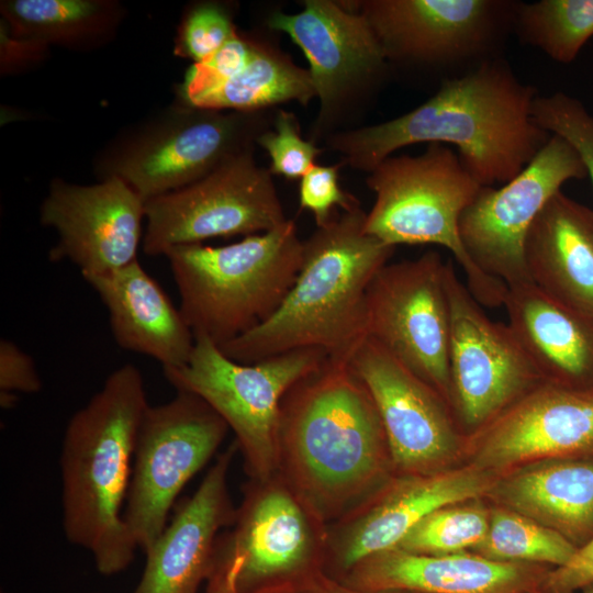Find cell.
I'll return each mask as SVG.
<instances>
[{
    "label": "cell",
    "instance_id": "1",
    "mask_svg": "<svg viewBox=\"0 0 593 593\" xmlns=\"http://www.w3.org/2000/svg\"><path fill=\"white\" fill-rule=\"evenodd\" d=\"M536 89L493 57L445 79L436 93L389 121L332 134L326 149L343 165L369 172L400 148L419 143L452 145L482 187L505 184L539 153L550 134L530 114Z\"/></svg>",
    "mask_w": 593,
    "mask_h": 593
},
{
    "label": "cell",
    "instance_id": "2",
    "mask_svg": "<svg viewBox=\"0 0 593 593\" xmlns=\"http://www.w3.org/2000/svg\"><path fill=\"white\" fill-rule=\"evenodd\" d=\"M278 472L328 525L395 470L373 398L350 362L327 358L281 402Z\"/></svg>",
    "mask_w": 593,
    "mask_h": 593
},
{
    "label": "cell",
    "instance_id": "3",
    "mask_svg": "<svg viewBox=\"0 0 593 593\" xmlns=\"http://www.w3.org/2000/svg\"><path fill=\"white\" fill-rule=\"evenodd\" d=\"M366 212L344 211L303 240L302 265L291 290L264 323L219 346L239 363L315 348L350 361L367 337L366 294L395 247L365 230Z\"/></svg>",
    "mask_w": 593,
    "mask_h": 593
},
{
    "label": "cell",
    "instance_id": "4",
    "mask_svg": "<svg viewBox=\"0 0 593 593\" xmlns=\"http://www.w3.org/2000/svg\"><path fill=\"white\" fill-rule=\"evenodd\" d=\"M149 403L138 368L125 363L69 419L60 454L63 528L101 574L125 570L137 545L124 519L135 444Z\"/></svg>",
    "mask_w": 593,
    "mask_h": 593
},
{
    "label": "cell",
    "instance_id": "5",
    "mask_svg": "<svg viewBox=\"0 0 593 593\" xmlns=\"http://www.w3.org/2000/svg\"><path fill=\"white\" fill-rule=\"evenodd\" d=\"M165 256L187 324L221 346L277 311L300 272L303 240L287 220L233 244L180 245Z\"/></svg>",
    "mask_w": 593,
    "mask_h": 593
},
{
    "label": "cell",
    "instance_id": "6",
    "mask_svg": "<svg viewBox=\"0 0 593 593\" xmlns=\"http://www.w3.org/2000/svg\"><path fill=\"white\" fill-rule=\"evenodd\" d=\"M366 184L374 193L366 213L368 234L394 247L435 244L446 248L465 272L475 300L486 307L503 306L506 284L483 272L461 240L460 217L482 186L457 152L430 143L416 156H389L368 172Z\"/></svg>",
    "mask_w": 593,
    "mask_h": 593
},
{
    "label": "cell",
    "instance_id": "7",
    "mask_svg": "<svg viewBox=\"0 0 593 593\" xmlns=\"http://www.w3.org/2000/svg\"><path fill=\"white\" fill-rule=\"evenodd\" d=\"M276 111H216L181 102L120 137L102 155L98 172L102 180H122L146 202L190 186L255 148Z\"/></svg>",
    "mask_w": 593,
    "mask_h": 593
},
{
    "label": "cell",
    "instance_id": "8",
    "mask_svg": "<svg viewBox=\"0 0 593 593\" xmlns=\"http://www.w3.org/2000/svg\"><path fill=\"white\" fill-rule=\"evenodd\" d=\"M189 361L163 369L177 391L205 401L235 434L249 479L265 480L278 472L281 402L302 378L318 369L327 355L305 348L256 363L228 358L205 336H194Z\"/></svg>",
    "mask_w": 593,
    "mask_h": 593
},
{
    "label": "cell",
    "instance_id": "9",
    "mask_svg": "<svg viewBox=\"0 0 593 593\" xmlns=\"http://www.w3.org/2000/svg\"><path fill=\"white\" fill-rule=\"evenodd\" d=\"M266 24L287 34L309 63L320 104L309 139L317 144L348 130L390 66L362 14L348 1L304 0L300 12L277 10Z\"/></svg>",
    "mask_w": 593,
    "mask_h": 593
},
{
    "label": "cell",
    "instance_id": "10",
    "mask_svg": "<svg viewBox=\"0 0 593 593\" xmlns=\"http://www.w3.org/2000/svg\"><path fill=\"white\" fill-rule=\"evenodd\" d=\"M228 426L200 396L177 391L148 405L135 444L123 519L145 551L167 526L170 508L184 485L215 455Z\"/></svg>",
    "mask_w": 593,
    "mask_h": 593
},
{
    "label": "cell",
    "instance_id": "11",
    "mask_svg": "<svg viewBox=\"0 0 593 593\" xmlns=\"http://www.w3.org/2000/svg\"><path fill=\"white\" fill-rule=\"evenodd\" d=\"M254 150L234 156L190 186L146 201L145 254L165 256L176 246L260 234L283 224L288 219L272 175L257 165Z\"/></svg>",
    "mask_w": 593,
    "mask_h": 593
},
{
    "label": "cell",
    "instance_id": "12",
    "mask_svg": "<svg viewBox=\"0 0 593 593\" xmlns=\"http://www.w3.org/2000/svg\"><path fill=\"white\" fill-rule=\"evenodd\" d=\"M232 529L219 544L239 560L240 593L290 588L324 570L327 524L276 472L243 488Z\"/></svg>",
    "mask_w": 593,
    "mask_h": 593
},
{
    "label": "cell",
    "instance_id": "13",
    "mask_svg": "<svg viewBox=\"0 0 593 593\" xmlns=\"http://www.w3.org/2000/svg\"><path fill=\"white\" fill-rule=\"evenodd\" d=\"M367 337L451 404L446 261L437 251L384 265L366 294Z\"/></svg>",
    "mask_w": 593,
    "mask_h": 593
},
{
    "label": "cell",
    "instance_id": "14",
    "mask_svg": "<svg viewBox=\"0 0 593 593\" xmlns=\"http://www.w3.org/2000/svg\"><path fill=\"white\" fill-rule=\"evenodd\" d=\"M366 19L389 65L446 68L493 58L513 29L516 1H348Z\"/></svg>",
    "mask_w": 593,
    "mask_h": 593
},
{
    "label": "cell",
    "instance_id": "15",
    "mask_svg": "<svg viewBox=\"0 0 593 593\" xmlns=\"http://www.w3.org/2000/svg\"><path fill=\"white\" fill-rule=\"evenodd\" d=\"M446 289L451 405L467 427L480 429L544 382L508 324L488 316L451 260Z\"/></svg>",
    "mask_w": 593,
    "mask_h": 593
},
{
    "label": "cell",
    "instance_id": "16",
    "mask_svg": "<svg viewBox=\"0 0 593 593\" xmlns=\"http://www.w3.org/2000/svg\"><path fill=\"white\" fill-rule=\"evenodd\" d=\"M586 170L573 148L550 135L534 159L500 188L481 187L463 211L460 236L473 262L506 287L532 282L524 247L528 231L545 204Z\"/></svg>",
    "mask_w": 593,
    "mask_h": 593
},
{
    "label": "cell",
    "instance_id": "17",
    "mask_svg": "<svg viewBox=\"0 0 593 593\" xmlns=\"http://www.w3.org/2000/svg\"><path fill=\"white\" fill-rule=\"evenodd\" d=\"M58 234L52 261L67 259L82 277L105 273L137 259L145 201L118 178L80 186L55 179L40 210Z\"/></svg>",
    "mask_w": 593,
    "mask_h": 593
},
{
    "label": "cell",
    "instance_id": "18",
    "mask_svg": "<svg viewBox=\"0 0 593 593\" xmlns=\"http://www.w3.org/2000/svg\"><path fill=\"white\" fill-rule=\"evenodd\" d=\"M489 486V480L472 469L392 478L358 507L327 525L324 571L333 570L340 579L361 560L394 549L432 512L474 499Z\"/></svg>",
    "mask_w": 593,
    "mask_h": 593
},
{
    "label": "cell",
    "instance_id": "19",
    "mask_svg": "<svg viewBox=\"0 0 593 593\" xmlns=\"http://www.w3.org/2000/svg\"><path fill=\"white\" fill-rule=\"evenodd\" d=\"M349 362L377 405L394 469L402 474L438 471L457 444L446 401L371 337Z\"/></svg>",
    "mask_w": 593,
    "mask_h": 593
},
{
    "label": "cell",
    "instance_id": "20",
    "mask_svg": "<svg viewBox=\"0 0 593 593\" xmlns=\"http://www.w3.org/2000/svg\"><path fill=\"white\" fill-rule=\"evenodd\" d=\"M237 450L234 441L217 456L195 492L144 551L145 567L133 593H198L208 581L221 530L231 527L236 516L228 471Z\"/></svg>",
    "mask_w": 593,
    "mask_h": 593
},
{
    "label": "cell",
    "instance_id": "21",
    "mask_svg": "<svg viewBox=\"0 0 593 593\" xmlns=\"http://www.w3.org/2000/svg\"><path fill=\"white\" fill-rule=\"evenodd\" d=\"M475 462L500 469L593 448V390L542 383L479 429Z\"/></svg>",
    "mask_w": 593,
    "mask_h": 593
},
{
    "label": "cell",
    "instance_id": "22",
    "mask_svg": "<svg viewBox=\"0 0 593 593\" xmlns=\"http://www.w3.org/2000/svg\"><path fill=\"white\" fill-rule=\"evenodd\" d=\"M83 279L107 307L119 346L156 359L163 369L180 368L189 361L195 343L192 329L137 259Z\"/></svg>",
    "mask_w": 593,
    "mask_h": 593
},
{
    "label": "cell",
    "instance_id": "23",
    "mask_svg": "<svg viewBox=\"0 0 593 593\" xmlns=\"http://www.w3.org/2000/svg\"><path fill=\"white\" fill-rule=\"evenodd\" d=\"M524 255L533 283L593 321V210L557 192L532 224Z\"/></svg>",
    "mask_w": 593,
    "mask_h": 593
},
{
    "label": "cell",
    "instance_id": "24",
    "mask_svg": "<svg viewBox=\"0 0 593 593\" xmlns=\"http://www.w3.org/2000/svg\"><path fill=\"white\" fill-rule=\"evenodd\" d=\"M503 307L544 383L578 389L593 379V321L533 282L507 287Z\"/></svg>",
    "mask_w": 593,
    "mask_h": 593
},
{
    "label": "cell",
    "instance_id": "25",
    "mask_svg": "<svg viewBox=\"0 0 593 593\" xmlns=\"http://www.w3.org/2000/svg\"><path fill=\"white\" fill-rule=\"evenodd\" d=\"M338 580L369 592L511 593L522 583L523 571L514 562L481 555L390 549L361 560Z\"/></svg>",
    "mask_w": 593,
    "mask_h": 593
},
{
    "label": "cell",
    "instance_id": "26",
    "mask_svg": "<svg viewBox=\"0 0 593 593\" xmlns=\"http://www.w3.org/2000/svg\"><path fill=\"white\" fill-rule=\"evenodd\" d=\"M515 512L564 537H580L593 527V463L549 461L527 467L499 490Z\"/></svg>",
    "mask_w": 593,
    "mask_h": 593
},
{
    "label": "cell",
    "instance_id": "27",
    "mask_svg": "<svg viewBox=\"0 0 593 593\" xmlns=\"http://www.w3.org/2000/svg\"><path fill=\"white\" fill-rule=\"evenodd\" d=\"M0 9L12 35L74 49L102 45L124 16L109 0H9Z\"/></svg>",
    "mask_w": 593,
    "mask_h": 593
},
{
    "label": "cell",
    "instance_id": "28",
    "mask_svg": "<svg viewBox=\"0 0 593 593\" xmlns=\"http://www.w3.org/2000/svg\"><path fill=\"white\" fill-rule=\"evenodd\" d=\"M314 98L309 70L268 41L257 38L255 53L240 72L184 104L216 111L257 112L291 101L307 105Z\"/></svg>",
    "mask_w": 593,
    "mask_h": 593
},
{
    "label": "cell",
    "instance_id": "29",
    "mask_svg": "<svg viewBox=\"0 0 593 593\" xmlns=\"http://www.w3.org/2000/svg\"><path fill=\"white\" fill-rule=\"evenodd\" d=\"M513 29L524 43L569 64L593 36V0L517 2Z\"/></svg>",
    "mask_w": 593,
    "mask_h": 593
},
{
    "label": "cell",
    "instance_id": "30",
    "mask_svg": "<svg viewBox=\"0 0 593 593\" xmlns=\"http://www.w3.org/2000/svg\"><path fill=\"white\" fill-rule=\"evenodd\" d=\"M481 556L505 562H547L561 567L577 548L557 530L515 511H495L483 541L475 547Z\"/></svg>",
    "mask_w": 593,
    "mask_h": 593
},
{
    "label": "cell",
    "instance_id": "31",
    "mask_svg": "<svg viewBox=\"0 0 593 593\" xmlns=\"http://www.w3.org/2000/svg\"><path fill=\"white\" fill-rule=\"evenodd\" d=\"M489 524L481 507L447 505L424 517L394 549L430 556L463 552L483 541Z\"/></svg>",
    "mask_w": 593,
    "mask_h": 593
},
{
    "label": "cell",
    "instance_id": "32",
    "mask_svg": "<svg viewBox=\"0 0 593 593\" xmlns=\"http://www.w3.org/2000/svg\"><path fill=\"white\" fill-rule=\"evenodd\" d=\"M530 114L540 128L559 136L573 148L593 186V115L582 102L564 92L538 94Z\"/></svg>",
    "mask_w": 593,
    "mask_h": 593
},
{
    "label": "cell",
    "instance_id": "33",
    "mask_svg": "<svg viewBox=\"0 0 593 593\" xmlns=\"http://www.w3.org/2000/svg\"><path fill=\"white\" fill-rule=\"evenodd\" d=\"M256 145L268 154L271 175L290 180H300L324 152L316 143L303 138L296 115L282 109H277L271 127L257 137Z\"/></svg>",
    "mask_w": 593,
    "mask_h": 593
},
{
    "label": "cell",
    "instance_id": "34",
    "mask_svg": "<svg viewBox=\"0 0 593 593\" xmlns=\"http://www.w3.org/2000/svg\"><path fill=\"white\" fill-rule=\"evenodd\" d=\"M237 32L232 10L215 1L199 2L184 13L176 38L175 53L201 63Z\"/></svg>",
    "mask_w": 593,
    "mask_h": 593
},
{
    "label": "cell",
    "instance_id": "35",
    "mask_svg": "<svg viewBox=\"0 0 593 593\" xmlns=\"http://www.w3.org/2000/svg\"><path fill=\"white\" fill-rule=\"evenodd\" d=\"M257 37L238 31L216 52L187 71L180 88L181 102L187 103L240 72L251 59Z\"/></svg>",
    "mask_w": 593,
    "mask_h": 593
},
{
    "label": "cell",
    "instance_id": "36",
    "mask_svg": "<svg viewBox=\"0 0 593 593\" xmlns=\"http://www.w3.org/2000/svg\"><path fill=\"white\" fill-rule=\"evenodd\" d=\"M342 166V163L329 166L316 164L300 179V208L313 214L317 227L326 225L336 216V208L350 211L360 205L357 198L339 184Z\"/></svg>",
    "mask_w": 593,
    "mask_h": 593
},
{
    "label": "cell",
    "instance_id": "37",
    "mask_svg": "<svg viewBox=\"0 0 593 593\" xmlns=\"http://www.w3.org/2000/svg\"><path fill=\"white\" fill-rule=\"evenodd\" d=\"M42 380L30 355L16 344L2 338L0 342V391L2 393H37Z\"/></svg>",
    "mask_w": 593,
    "mask_h": 593
},
{
    "label": "cell",
    "instance_id": "38",
    "mask_svg": "<svg viewBox=\"0 0 593 593\" xmlns=\"http://www.w3.org/2000/svg\"><path fill=\"white\" fill-rule=\"evenodd\" d=\"M49 45L12 35L1 21V74H11L40 64L47 57Z\"/></svg>",
    "mask_w": 593,
    "mask_h": 593
},
{
    "label": "cell",
    "instance_id": "39",
    "mask_svg": "<svg viewBox=\"0 0 593 593\" xmlns=\"http://www.w3.org/2000/svg\"><path fill=\"white\" fill-rule=\"evenodd\" d=\"M593 583V538L563 566L557 567L547 578L552 593H569Z\"/></svg>",
    "mask_w": 593,
    "mask_h": 593
},
{
    "label": "cell",
    "instance_id": "40",
    "mask_svg": "<svg viewBox=\"0 0 593 593\" xmlns=\"http://www.w3.org/2000/svg\"><path fill=\"white\" fill-rule=\"evenodd\" d=\"M238 558L230 551L217 548L215 564L208 579L205 593H240L237 586ZM257 593H296L293 589L278 588Z\"/></svg>",
    "mask_w": 593,
    "mask_h": 593
},
{
    "label": "cell",
    "instance_id": "41",
    "mask_svg": "<svg viewBox=\"0 0 593 593\" xmlns=\"http://www.w3.org/2000/svg\"><path fill=\"white\" fill-rule=\"evenodd\" d=\"M296 593H404L396 591L369 592L351 588L336 578L331 577L323 569L313 572L304 579L296 589Z\"/></svg>",
    "mask_w": 593,
    "mask_h": 593
},
{
    "label": "cell",
    "instance_id": "42",
    "mask_svg": "<svg viewBox=\"0 0 593 593\" xmlns=\"http://www.w3.org/2000/svg\"><path fill=\"white\" fill-rule=\"evenodd\" d=\"M589 593H593V590H591Z\"/></svg>",
    "mask_w": 593,
    "mask_h": 593
}]
</instances>
